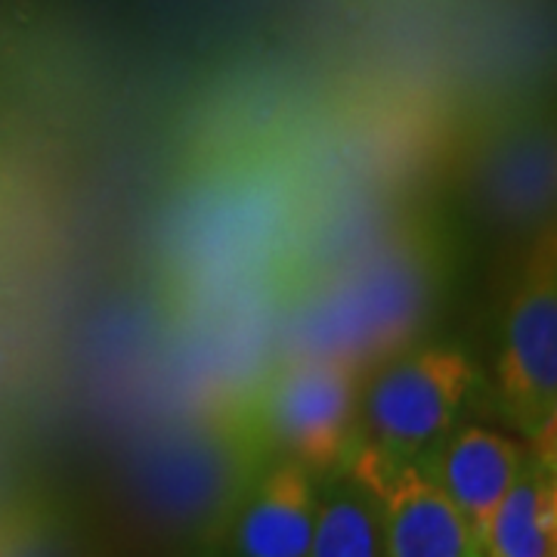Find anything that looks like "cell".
<instances>
[{"label":"cell","mask_w":557,"mask_h":557,"mask_svg":"<svg viewBox=\"0 0 557 557\" xmlns=\"http://www.w3.org/2000/svg\"><path fill=\"white\" fill-rule=\"evenodd\" d=\"M270 456L255 409L177 431L139 458V511L177 557H214Z\"/></svg>","instance_id":"6da1fadb"},{"label":"cell","mask_w":557,"mask_h":557,"mask_svg":"<svg viewBox=\"0 0 557 557\" xmlns=\"http://www.w3.org/2000/svg\"><path fill=\"white\" fill-rule=\"evenodd\" d=\"M471 387L468 359L449 350L391 359L359 394V453L384 465H416L458 428Z\"/></svg>","instance_id":"7a4b0ae2"},{"label":"cell","mask_w":557,"mask_h":557,"mask_svg":"<svg viewBox=\"0 0 557 557\" xmlns=\"http://www.w3.org/2000/svg\"><path fill=\"white\" fill-rule=\"evenodd\" d=\"M255 412L270 449L317 480L350 468L362 449L357 379L338 359L310 357L285 369Z\"/></svg>","instance_id":"3957f363"},{"label":"cell","mask_w":557,"mask_h":557,"mask_svg":"<svg viewBox=\"0 0 557 557\" xmlns=\"http://www.w3.org/2000/svg\"><path fill=\"white\" fill-rule=\"evenodd\" d=\"M502 409L523 437L545 443L557 416V273L555 236L527 267L505 319V347L498 359Z\"/></svg>","instance_id":"277c9868"},{"label":"cell","mask_w":557,"mask_h":557,"mask_svg":"<svg viewBox=\"0 0 557 557\" xmlns=\"http://www.w3.org/2000/svg\"><path fill=\"white\" fill-rule=\"evenodd\" d=\"M350 468L379 498L387 557H486L478 530L416 465H384L357 453Z\"/></svg>","instance_id":"5b68a950"},{"label":"cell","mask_w":557,"mask_h":557,"mask_svg":"<svg viewBox=\"0 0 557 557\" xmlns=\"http://www.w3.org/2000/svg\"><path fill=\"white\" fill-rule=\"evenodd\" d=\"M523 458L527 453L515 440L486 428H453L428 456L418 458L416 468L437 483L483 542L486 520L518 480Z\"/></svg>","instance_id":"8992f818"},{"label":"cell","mask_w":557,"mask_h":557,"mask_svg":"<svg viewBox=\"0 0 557 557\" xmlns=\"http://www.w3.org/2000/svg\"><path fill=\"white\" fill-rule=\"evenodd\" d=\"M317 478L292 458L270 465L230 527V557H310Z\"/></svg>","instance_id":"52a82bcc"},{"label":"cell","mask_w":557,"mask_h":557,"mask_svg":"<svg viewBox=\"0 0 557 557\" xmlns=\"http://www.w3.org/2000/svg\"><path fill=\"white\" fill-rule=\"evenodd\" d=\"M557 486L555 456L523 458L518 480L483 530L486 557H555Z\"/></svg>","instance_id":"ba28073f"},{"label":"cell","mask_w":557,"mask_h":557,"mask_svg":"<svg viewBox=\"0 0 557 557\" xmlns=\"http://www.w3.org/2000/svg\"><path fill=\"white\" fill-rule=\"evenodd\" d=\"M317 490V523L310 557H387L381 508L354 468L335 471Z\"/></svg>","instance_id":"9c48e42d"}]
</instances>
